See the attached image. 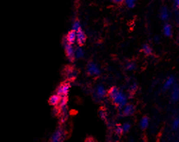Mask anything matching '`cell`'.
<instances>
[{"instance_id": "5", "label": "cell", "mask_w": 179, "mask_h": 142, "mask_svg": "<svg viewBox=\"0 0 179 142\" xmlns=\"http://www.w3.org/2000/svg\"><path fill=\"white\" fill-rule=\"evenodd\" d=\"M71 84L69 82H64L61 84L56 89V94H58L61 97H67L69 94Z\"/></svg>"}, {"instance_id": "17", "label": "cell", "mask_w": 179, "mask_h": 142, "mask_svg": "<svg viewBox=\"0 0 179 142\" xmlns=\"http://www.w3.org/2000/svg\"><path fill=\"white\" fill-rule=\"evenodd\" d=\"M148 124H149V119H148V117L147 116L143 117L140 121V127L142 129H146L148 126Z\"/></svg>"}, {"instance_id": "14", "label": "cell", "mask_w": 179, "mask_h": 142, "mask_svg": "<svg viewBox=\"0 0 179 142\" xmlns=\"http://www.w3.org/2000/svg\"><path fill=\"white\" fill-rule=\"evenodd\" d=\"M163 34L167 37H170L172 34V26L169 23H165L163 28Z\"/></svg>"}, {"instance_id": "25", "label": "cell", "mask_w": 179, "mask_h": 142, "mask_svg": "<svg viewBox=\"0 0 179 142\" xmlns=\"http://www.w3.org/2000/svg\"><path fill=\"white\" fill-rule=\"evenodd\" d=\"M178 126H179V119H178V117H176V118L174 119L173 121V124H172V128H173L174 130H176L178 128Z\"/></svg>"}, {"instance_id": "13", "label": "cell", "mask_w": 179, "mask_h": 142, "mask_svg": "<svg viewBox=\"0 0 179 142\" xmlns=\"http://www.w3.org/2000/svg\"><path fill=\"white\" fill-rule=\"evenodd\" d=\"M179 97V88L177 85H175L172 89L171 94V99L173 102H176Z\"/></svg>"}, {"instance_id": "28", "label": "cell", "mask_w": 179, "mask_h": 142, "mask_svg": "<svg viewBox=\"0 0 179 142\" xmlns=\"http://www.w3.org/2000/svg\"><path fill=\"white\" fill-rule=\"evenodd\" d=\"M86 142H95V141L92 138H91V137H90V138H88L86 140Z\"/></svg>"}, {"instance_id": "15", "label": "cell", "mask_w": 179, "mask_h": 142, "mask_svg": "<svg viewBox=\"0 0 179 142\" xmlns=\"http://www.w3.org/2000/svg\"><path fill=\"white\" fill-rule=\"evenodd\" d=\"M160 17L163 21H167L169 18V12L166 7H163L160 11Z\"/></svg>"}, {"instance_id": "12", "label": "cell", "mask_w": 179, "mask_h": 142, "mask_svg": "<svg viewBox=\"0 0 179 142\" xmlns=\"http://www.w3.org/2000/svg\"><path fill=\"white\" fill-rule=\"evenodd\" d=\"M174 82H175V79H174V76H170V77H168L167 79L165 81V84L163 86V90L166 91L167 89H169L170 87L174 84Z\"/></svg>"}, {"instance_id": "29", "label": "cell", "mask_w": 179, "mask_h": 142, "mask_svg": "<svg viewBox=\"0 0 179 142\" xmlns=\"http://www.w3.org/2000/svg\"><path fill=\"white\" fill-rule=\"evenodd\" d=\"M174 2H175L176 6L178 7V6H179V0H174Z\"/></svg>"}, {"instance_id": "10", "label": "cell", "mask_w": 179, "mask_h": 142, "mask_svg": "<svg viewBox=\"0 0 179 142\" xmlns=\"http://www.w3.org/2000/svg\"><path fill=\"white\" fill-rule=\"evenodd\" d=\"M65 39H66V42L68 43L73 45L76 41V32L74 31V30L70 31L68 33L66 36H65Z\"/></svg>"}, {"instance_id": "8", "label": "cell", "mask_w": 179, "mask_h": 142, "mask_svg": "<svg viewBox=\"0 0 179 142\" xmlns=\"http://www.w3.org/2000/svg\"><path fill=\"white\" fill-rule=\"evenodd\" d=\"M135 111V107L133 104H126L121 109V115L123 116H131L134 115Z\"/></svg>"}, {"instance_id": "24", "label": "cell", "mask_w": 179, "mask_h": 142, "mask_svg": "<svg viewBox=\"0 0 179 142\" xmlns=\"http://www.w3.org/2000/svg\"><path fill=\"white\" fill-rule=\"evenodd\" d=\"M99 116L101 118L104 120V121H106L107 120V117H108V115H107V113L105 111H104L103 109H101V110L99 111Z\"/></svg>"}, {"instance_id": "21", "label": "cell", "mask_w": 179, "mask_h": 142, "mask_svg": "<svg viewBox=\"0 0 179 142\" xmlns=\"http://www.w3.org/2000/svg\"><path fill=\"white\" fill-rule=\"evenodd\" d=\"M115 133H116V135H121L123 132V127H122V125L121 124H117L115 127Z\"/></svg>"}, {"instance_id": "2", "label": "cell", "mask_w": 179, "mask_h": 142, "mask_svg": "<svg viewBox=\"0 0 179 142\" xmlns=\"http://www.w3.org/2000/svg\"><path fill=\"white\" fill-rule=\"evenodd\" d=\"M66 137V131L62 126H60L52 134L49 142H64Z\"/></svg>"}, {"instance_id": "22", "label": "cell", "mask_w": 179, "mask_h": 142, "mask_svg": "<svg viewBox=\"0 0 179 142\" xmlns=\"http://www.w3.org/2000/svg\"><path fill=\"white\" fill-rule=\"evenodd\" d=\"M72 30H74V31L77 32V30L79 29V28H81V23L78 20H76L74 21V23L73 24V27H72Z\"/></svg>"}, {"instance_id": "26", "label": "cell", "mask_w": 179, "mask_h": 142, "mask_svg": "<svg viewBox=\"0 0 179 142\" xmlns=\"http://www.w3.org/2000/svg\"><path fill=\"white\" fill-rule=\"evenodd\" d=\"M137 88V85L136 83L134 82V83H133V84L130 86L129 89L131 92H135V91H136Z\"/></svg>"}, {"instance_id": "7", "label": "cell", "mask_w": 179, "mask_h": 142, "mask_svg": "<svg viewBox=\"0 0 179 142\" xmlns=\"http://www.w3.org/2000/svg\"><path fill=\"white\" fill-rule=\"evenodd\" d=\"M76 41L80 46L84 45L86 41V35L84 30L81 27L76 32Z\"/></svg>"}, {"instance_id": "1", "label": "cell", "mask_w": 179, "mask_h": 142, "mask_svg": "<svg viewBox=\"0 0 179 142\" xmlns=\"http://www.w3.org/2000/svg\"><path fill=\"white\" fill-rule=\"evenodd\" d=\"M112 100L113 104L115 106H117L121 110L127 104V97H126L125 94L121 90H119L118 92L114 96Z\"/></svg>"}, {"instance_id": "20", "label": "cell", "mask_w": 179, "mask_h": 142, "mask_svg": "<svg viewBox=\"0 0 179 142\" xmlns=\"http://www.w3.org/2000/svg\"><path fill=\"white\" fill-rule=\"evenodd\" d=\"M126 68L129 71H135V70L136 69V65H135V64L134 62H129L126 64Z\"/></svg>"}, {"instance_id": "30", "label": "cell", "mask_w": 179, "mask_h": 142, "mask_svg": "<svg viewBox=\"0 0 179 142\" xmlns=\"http://www.w3.org/2000/svg\"><path fill=\"white\" fill-rule=\"evenodd\" d=\"M154 39H155L156 41H159V40H160V38H159V36L155 37V38H154Z\"/></svg>"}, {"instance_id": "19", "label": "cell", "mask_w": 179, "mask_h": 142, "mask_svg": "<svg viewBox=\"0 0 179 142\" xmlns=\"http://www.w3.org/2000/svg\"><path fill=\"white\" fill-rule=\"evenodd\" d=\"M142 51L146 55H150L152 52V49L150 48L149 45H147V44H145V45H143Z\"/></svg>"}, {"instance_id": "31", "label": "cell", "mask_w": 179, "mask_h": 142, "mask_svg": "<svg viewBox=\"0 0 179 142\" xmlns=\"http://www.w3.org/2000/svg\"><path fill=\"white\" fill-rule=\"evenodd\" d=\"M95 142H96V141H95Z\"/></svg>"}, {"instance_id": "16", "label": "cell", "mask_w": 179, "mask_h": 142, "mask_svg": "<svg viewBox=\"0 0 179 142\" xmlns=\"http://www.w3.org/2000/svg\"><path fill=\"white\" fill-rule=\"evenodd\" d=\"M84 56V50L81 47H77L75 49V58L77 59H81Z\"/></svg>"}, {"instance_id": "23", "label": "cell", "mask_w": 179, "mask_h": 142, "mask_svg": "<svg viewBox=\"0 0 179 142\" xmlns=\"http://www.w3.org/2000/svg\"><path fill=\"white\" fill-rule=\"evenodd\" d=\"M122 127H123L124 133H127L130 130L131 126V124L128 123V122H125L123 125H122Z\"/></svg>"}, {"instance_id": "9", "label": "cell", "mask_w": 179, "mask_h": 142, "mask_svg": "<svg viewBox=\"0 0 179 142\" xmlns=\"http://www.w3.org/2000/svg\"><path fill=\"white\" fill-rule=\"evenodd\" d=\"M107 91L106 89L105 88V87L102 85H99L97 86V89H96L95 92V96L97 99H102V98L105 97Z\"/></svg>"}, {"instance_id": "11", "label": "cell", "mask_w": 179, "mask_h": 142, "mask_svg": "<svg viewBox=\"0 0 179 142\" xmlns=\"http://www.w3.org/2000/svg\"><path fill=\"white\" fill-rule=\"evenodd\" d=\"M60 100H61V97H60V96L56 94H53L52 96H51V97L49 98V103L52 106L56 107L58 105L59 103H60Z\"/></svg>"}, {"instance_id": "3", "label": "cell", "mask_w": 179, "mask_h": 142, "mask_svg": "<svg viewBox=\"0 0 179 142\" xmlns=\"http://www.w3.org/2000/svg\"><path fill=\"white\" fill-rule=\"evenodd\" d=\"M63 45H64L65 53L67 58L71 61V62H73L75 60V49L73 47V45L69 44L66 40L65 38L63 39Z\"/></svg>"}, {"instance_id": "27", "label": "cell", "mask_w": 179, "mask_h": 142, "mask_svg": "<svg viewBox=\"0 0 179 142\" xmlns=\"http://www.w3.org/2000/svg\"><path fill=\"white\" fill-rule=\"evenodd\" d=\"M113 3L117 4H121L124 2V0H112Z\"/></svg>"}, {"instance_id": "4", "label": "cell", "mask_w": 179, "mask_h": 142, "mask_svg": "<svg viewBox=\"0 0 179 142\" xmlns=\"http://www.w3.org/2000/svg\"><path fill=\"white\" fill-rule=\"evenodd\" d=\"M87 73L92 76H99L101 75V69L99 66L93 62H90L87 65Z\"/></svg>"}, {"instance_id": "18", "label": "cell", "mask_w": 179, "mask_h": 142, "mask_svg": "<svg viewBox=\"0 0 179 142\" xmlns=\"http://www.w3.org/2000/svg\"><path fill=\"white\" fill-rule=\"evenodd\" d=\"M124 3L128 8L132 9L136 5V0H124Z\"/></svg>"}, {"instance_id": "6", "label": "cell", "mask_w": 179, "mask_h": 142, "mask_svg": "<svg viewBox=\"0 0 179 142\" xmlns=\"http://www.w3.org/2000/svg\"><path fill=\"white\" fill-rule=\"evenodd\" d=\"M79 71L77 69L75 68L74 67L71 66H67L66 68L64 70V75L66 76V78L68 80L73 81L75 80L77 75H78Z\"/></svg>"}]
</instances>
